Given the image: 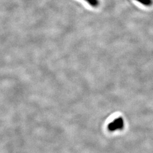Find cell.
Wrapping results in <instances>:
<instances>
[{"mask_svg":"<svg viewBox=\"0 0 153 153\" xmlns=\"http://www.w3.org/2000/svg\"><path fill=\"white\" fill-rule=\"evenodd\" d=\"M124 122L121 118H119L112 121L108 125V129L111 131H114L116 130H119L123 128Z\"/></svg>","mask_w":153,"mask_h":153,"instance_id":"cell-1","label":"cell"},{"mask_svg":"<svg viewBox=\"0 0 153 153\" xmlns=\"http://www.w3.org/2000/svg\"><path fill=\"white\" fill-rule=\"evenodd\" d=\"M139 2L140 4H142V5L146 6V7H149L153 5V0H135Z\"/></svg>","mask_w":153,"mask_h":153,"instance_id":"cell-2","label":"cell"},{"mask_svg":"<svg viewBox=\"0 0 153 153\" xmlns=\"http://www.w3.org/2000/svg\"><path fill=\"white\" fill-rule=\"evenodd\" d=\"M86 2L88 4L93 7H97L99 6V0H83Z\"/></svg>","mask_w":153,"mask_h":153,"instance_id":"cell-3","label":"cell"}]
</instances>
